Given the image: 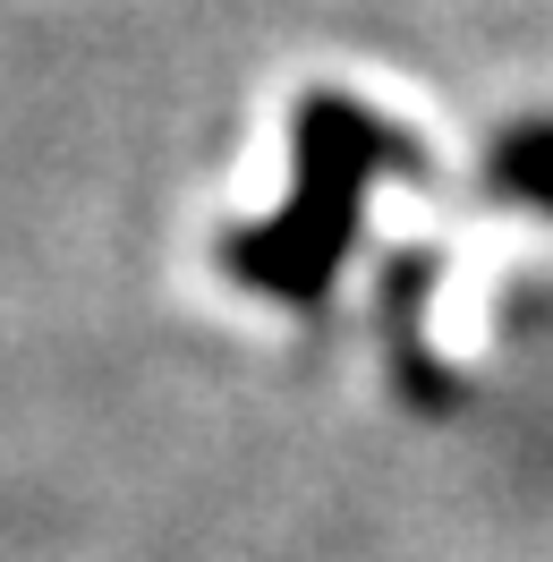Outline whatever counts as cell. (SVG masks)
Segmentation results:
<instances>
[{
  "label": "cell",
  "instance_id": "cell-1",
  "mask_svg": "<svg viewBox=\"0 0 553 562\" xmlns=\"http://www.w3.org/2000/svg\"><path fill=\"white\" fill-rule=\"evenodd\" d=\"M494 179H503L511 196L553 213V120H528V128H511V137L494 145Z\"/></svg>",
  "mask_w": 553,
  "mask_h": 562
}]
</instances>
